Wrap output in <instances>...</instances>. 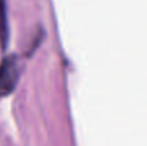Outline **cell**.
<instances>
[{"mask_svg": "<svg viewBox=\"0 0 147 146\" xmlns=\"http://www.w3.org/2000/svg\"><path fill=\"white\" fill-rule=\"evenodd\" d=\"M21 76L20 59L16 54L3 58L0 64V97L12 95Z\"/></svg>", "mask_w": 147, "mask_h": 146, "instance_id": "1", "label": "cell"}, {"mask_svg": "<svg viewBox=\"0 0 147 146\" xmlns=\"http://www.w3.org/2000/svg\"><path fill=\"white\" fill-rule=\"evenodd\" d=\"M9 41V25H8L7 14V3L5 0H0V47L5 49Z\"/></svg>", "mask_w": 147, "mask_h": 146, "instance_id": "2", "label": "cell"}]
</instances>
